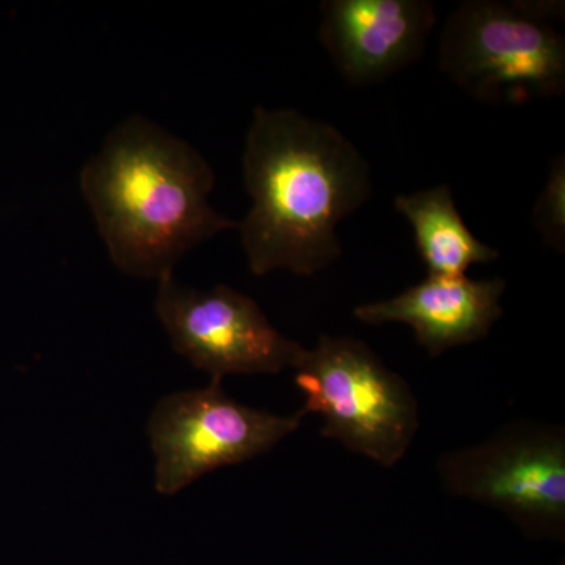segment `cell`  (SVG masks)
I'll return each mask as SVG.
<instances>
[{
    "label": "cell",
    "mask_w": 565,
    "mask_h": 565,
    "mask_svg": "<svg viewBox=\"0 0 565 565\" xmlns=\"http://www.w3.org/2000/svg\"><path fill=\"white\" fill-rule=\"evenodd\" d=\"M292 371L302 411L321 416L323 438L381 467L404 459L419 429L418 399L364 341L321 334Z\"/></svg>",
    "instance_id": "4"
},
{
    "label": "cell",
    "mask_w": 565,
    "mask_h": 565,
    "mask_svg": "<svg viewBox=\"0 0 565 565\" xmlns=\"http://www.w3.org/2000/svg\"><path fill=\"white\" fill-rule=\"evenodd\" d=\"M394 207L411 222L429 275L462 277L475 264L500 258V252L481 243L465 225L448 185L396 196Z\"/></svg>",
    "instance_id": "10"
},
{
    "label": "cell",
    "mask_w": 565,
    "mask_h": 565,
    "mask_svg": "<svg viewBox=\"0 0 565 565\" xmlns=\"http://www.w3.org/2000/svg\"><path fill=\"white\" fill-rule=\"evenodd\" d=\"M215 177L195 148L143 117L121 121L85 163L81 191L111 263L161 280L196 245L237 222L210 204Z\"/></svg>",
    "instance_id": "2"
},
{
    "label": "cell",
    "mask_w": 565,
    "mask_h": 565,
    "mask_svg": "<svg viewBox=\"0 0 565 565\" xmlns=\"http://www.w3.org/2000/svg\"><path fill=\"white\" fill-rule=\"evenodd\" d=\"M555 565H565L564 559H561L559 563H556Z\"/></svg>",
    "instance_id": "12"
},
{
    "label": "cell",
    "mask_w": 565,
    "mask_h": 565,
    "mask_svg": "<svg viewBox=\"0 0 565 565\" xmlns=\"http://www.w3.org/2000/svg\"><path fill=\"white\" fill-rule=\"evenodd\" d=\"M156 315L174 351L222 382L232 374H278L294 370L302 344L278 332L250 297L228 286L188 288L173 274L158 280Z\"/></svg>",
    "instance_id": "7"
},
{
    "label": "cell",
    "mask_w": 565,
    "mask_h": 565,
    "mask_svg": "<svg viewBox=\"0 0 565 565\" xmlns=\"http://www.w3.org/2000/svg\"><path fill=\"white\" fill-rule=\"evenodd\" d=\"M451 497L489 505L533 541L565 539V430L557 424H505L481 444L438 457Z\"/></svg>",
    "instance_id": "5"
},
{
    "label": "cell",
    "mask_w": 565,
    "mask_h": 565,
    "mask_svg": "<svg viewBox=\"0 0 565 565\" xmlns=\"http://www.w3.org/2000/svg\"><path fill=\"white\" fill-rule=\"evenodd\" d=\"M305 412L277 415L247 407L222 382L170 394L156 405L148 435L156 456V490L174 494L217 468L247 462L302 426Z\"/></svg>",
    "instance_id": "6"
},
{
    "label": "cell",
    "mask_w": 565,
    "mask_h": 565,
    "mask_svg": "<svg viewBox=\"0 0 565 565\" xmlns=\"http://www.w3.org/2000/svg\"><path fill=\"white\" fill-rule=\"evenodd\" d=\"M505 281L427 275L392 299L364 303L353 316L367 326L405 323L430 356L476 343L503 316Z\"/></svg>",
    "instance_id": "9"
},
{
    "label": "cell",
    "mask_w": 565,
    "mask_h": 565,
    "mask_svg": "<svg viewBox=\"0 0 565 565\" xmlns=\"http://www.w3.org/2000/svg\"><path fill=\"white\" fill-rule=\"evenodd\" d=\"M319 40L348 84L392 77L423 57L437 13L427 0H327Z\"/></svg>",
    "instance_id": "8"
},
{
    "label": "cell",
    "mask_w": 565,
    "mask_h": 565,
    "mask_svg": "<svg viewBox=\"0 0 565 565\" xmlns=\"http://www.w3.org/2000/svg\"><path fill=\"white\" fill-rule=\"evenodd\" d=\"M243 166L252 207L237 228L252 274L329 269L343 252L338 225L373 193L359 148L329 122L259 106Z\"/></svg>",
    "instance_id": "1"
},
{
    "label": "cell",
    "mask_w": 565,
    "mask_h": 565,
    "mask_svg": "<svg viewBox=\"0 0 565 565\" xmlns=\"http://www.w3.org/2000/svg\"><path fill=\"white\" fill-rule=\"evenodd\" d=\"M552 2L471 0L457 7L440 36V70L487 104H523L565 90V40Z\"/></svg>",
    "instance_id": "3"
},
{
    "label": "cell",
    "mask_w": 565,
    "mask_h": 565,
    "mask_svg": "<svg viewBox=\"0 0 565 565\" xmlns=\"http://www.w3.org/2000/svg\"><path fill=\"white\" fill-rule=\"evenodd\" d=\"M535 230L546 247L564 253L565 248V159H555L550 167L548 181L533 211Z\"/></svg>",
    "instance_id": "11"
}]
</instances>
